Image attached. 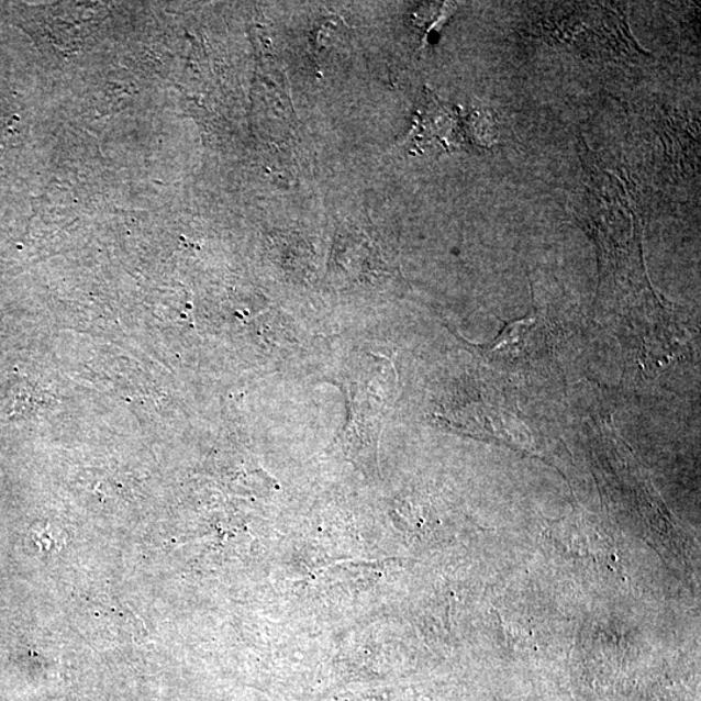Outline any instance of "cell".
Returning a JSON list of instances; mask_svg holds the SVG:
<instances>
[{"mask_svg": "<svg viewBox=\"0 0 701 701\" xmlns=\"http://www.w3.org/2000/svg\"><path fill=\"white\" fill-rule=\"evenodd\" d=\"M367 381L348 382L349 420L346 429L348 442L356 438L368 447L375 446L385 416V359H378L375 374Z\"/></svg>", "mask_w": 701, "mask_h": 701, "instance_id": "cell-1", "label": "cell"}]
</instances>
